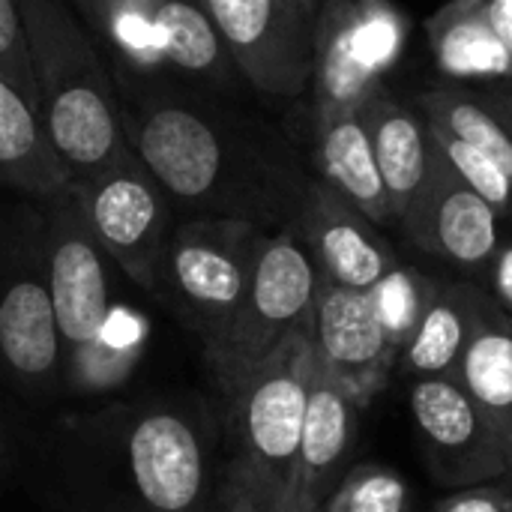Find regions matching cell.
Listing matches in <instances>:
<instances>
[{
  "mask_svg": "<svg viewBox=\"0 0 512 512\" xmlns=\"http://www.w3.org/2000/svg\"><path fill=\"white\" fill-rule=\"evenodd\" d=\"M222 465L213 402L189 390L18 423L15 480L51 512H210Z\"/></svg>",
  "mask_w": 512,
  "mask_h": 512,
  "instance_id": "cell-1",
  "label": "cell"
},
{
  "mask_svg": "<svg viewBox=\"0 0 512 512\" xmlns=\"http://www.w3.org/2000/svg\"><path fill=\"white\" fill-rule=\"evenodd\" d=\"M111 75L126 141L177 216L237 219L261 231L294 222L312 177L279 129L174 75Z\"/></svg>",
  "mask_w": 512,
  "mask_h": 512,
  "instance_id": "cell-2",
  "label": "cell"
},
{
  "mask_svg": "<svg viewBox=\"0 0 512 512\" xmlns=\"http://www.w3.org/2000/svg\"><path fill=\"white\" fill-rule=\"evenodd\" d=\"M39 120L72 183L99 177L129 153L111 66L69 0H18Z\"/></svg>",
  "mask_w": 512,
  "mask_h": 512,
  "instance_id": "cell-3",
  "label": "cell"
},
{
  "mask_svg": "<svg viewBox=\"0 0 512 512\" xmlns=\"http://www.w3.org/2000/svg\"><path fill=\"white\" fill-rule=\"evenodd\" d=\"M201 354L225 453L252 462L288 498L315 372L312 327L291 333L261 360H237L222 351Z\"/></svg>",
  "mask_w": 512,
  "mask_h": 512,
  "instance_id": "cell-4",
  "label": "cell"
},
{
  "mask_svg": "<svg viewBox=\"0 0 512 512\" xmlns=\"http://www.w3.org/2000/svg\"><path fill=\"white\" fill-rule=\"evenodd\" d=\"M0 387L48 408L63 399L42 201L0 192Z\"/></svg>",
  "mask_w": 512,
  "mask_h": 512,
  "instance_id": "cell-5",
  "label": "cell"
},
{
  "mask_svg": "<svg viewBox=\"0 0 512 512\" xmlns=\"http://www.w3.org/2000/svg\"><path fill=\"white\" fill-rule=\"evenodd\" d=\"M264 234L270 231L237 219H177L150 297L201 342V351L222 345L246 297Z\"/></svg>",
  "mask_w": 512,
  "mask_h": 512,
  "instance_id": "cell-6",
  "label": "cell"
},
{
  "mask_svg": "<svg viewBox=\"0 0 512 512\" xmlns=\"http://www.w3.org/2000/svg\"><path fill=\"white\" fill-rule=\"evenodd\" d=\"M69 189L90 234L117 273L138 291L150 294L162 252L180 219L159 180L129 147L117 165L99 177L69 183Z\"/></svg>",
  "mask_w": 512,
  "mask_h": 512,
  "instance_id": "cell-7",
  "label": "cell"
},
{
  "mask_svg": "<svg viewBox=\"0 0 512 512\" xmlns=\"http://www.w3.org/2000/svg\"><path fill=\"white\" fill-rule=\"evenodd\" d=\"M405 21L384 0H324L312 42L315 120L360 111L399 60Z\"/></svg>",
  "mask_w": 512,
  "mask_h": 512,
  "instance_id": "cell-8",
  "label": "cell"
},
{
  "mask_svg": "<svg viewBox=\"0 0 512 512\" xmlns=\"http://www.w3.org/2000/svg\"><path fill=\"white\" fill-rule=\"evenodd\" d=\"M42 207L48 294L63 375L102 336L117 303V267L90 234L72 189L45 198Z\"/></svg>",
  "mask_w": 512,
  "mask_h": 512,
  "instance_id": "cell-9",
  "label": "cell"
},
{
  "mask_svg": "<svg viewBox=\"0 0 512 512\" xmlns=\"http://www.w3.org/2000/svg\"><path fill=\"white\" fill-rule=\"evenodd\" d=\"M318 270L291 225L264 234L246 297L219 348L237 360L273 354L291 333L312 327Z\"/></svg>",
  "mask_w": 512,
  "mask_h": 512,
  "instance_id": "cell-10",
  "label": "cell"
},
{
  "mask_svg": "<svg viewBox=\"0 0 512 512\" xmlns=\"http://www.w3.org/2000/svg\"><path fill=\"white\" fill-rule=\"evenodd\" d=\"M243 84L267 99H297L312 78L315 21L285 0H201Z\"/></svg>",
  "mask_w": 512,
  "mask_h": 512,
  "instance_id": "cell-11",
  "label": "cell"
},
{
  "mask_svg": "<svg viewBox=\"0 0 512 512\" xmlns=\"http://www.w3.org/2000/svg\"><path fill=\"white\" fill-rule=\"evenodd\" d=\"M411 417L438 483L468 489L510 474V459L456 378H423L411 387Z\"/></svg>",
  "mask_w": 512,
  "mask_h": 512,
  "instance_id": "cell-12",
  "label": "cell"
},
{
  "mask_svg": "<svg viewBox=\"0 0 512 512\" xmlns=\"http://www.w3.org/2000/svg\"><path fill=\"white\" fill-rule=\"evenodd\" d=\"M399 225L420 249L462 270L489 267L501 246V213L450 168L435 141L426 183Z\"/></svg>",
  "mask_w": 512,
  "mask_h": 512,
  "instance_id": "cell-13",
  "label": "cell"
},
{
  "mask_svg": "<svg viewBox=\"0 0 512 512\" xmlns=\"http://www.w3.org/2000/svg\"><path fill=\"white\" fill-rule=\"evenodd\" d=\"M291 228L309 252L321 282L369 291L399 264L396 249L384 240L381 228L318 177L309 180Z\"/></svg>",
  "mask_w": 512,
  "mask_h": 512,
  "instance_id": "cell-14",
  "label": "cell"
},
{
  "mask_svg": "<svg viewBox=\"0 0 512 512\" xmlns=\"http://www.w3.org/2000/svg\"><path fill=\"white\" fill-rule=\"evenodd\" d=\"M315 360L333 375L360 408H369L387 387L396 354L387 345L366 291L318 282L312 312Z\"/></svg>",
  "mask_w": 512,
  "mask_h": 512,
  "instance_id": "cell-15",
  "label": "cell"
},
{
  "mask_svg": "<svg viewBox=\"0 0 512 512\" xmlns=\"http://www.w3.org/2000/svg\"><path fill=\"white\" fill-rule=\"evenodd\" d=\"M360 411L363 408L357 399L315 360L288 501L312 510L327 501V495L348 474V459L357 447Z\"/></svg>",
  "mask_w": 512,
  "mask_h": 512,
  "instance_id": "cell-16",
  "label": "cell"
},
{
  "mask_svg": "<svg viewBox=\"0 0 512 512\" xmlns=\"http://www.w3.org/2000/svg\"><path fill=\"white\" fill-rule=\"evenodd\" d=\"M153 39L162 75H174L192 87L231 99L243 87V78L201 0H159Z\"/></svg>",
  "mask_w": 512,
  "mask_h": 512,
  "instance_id": "cell-17",
  "label": "cell"
},
{
  "mask_svg": "<svg viewBox=\"0 0 512 512\" xmlns=\"http://www.w3.org/2000/svg\"><path fill=\"white\" fill-rule=\"evenodd\" d=\"M492 306V297L471 282L441 285L423 321L399 351L396 369L414 381L456 378L459 363Z\"/></svg>",
  "mask_w": 512,
  "mask_h": 512,
  "instance_id": "cell-18",
  "label": "cell"
},
{
  "mask_svg": "<svg viewBox=\"0 0 512 512\" xmlns=\"http://www.w3.org/2000/svg\"><path fill=\"white\" fill-rule=\"evenodd\" d=\"M315 165L318 180L342 192L378 228L396 222L360 111L315 120Z\"/></svg>",
  "mask_w": 512,
  "mask_h": 512,
  "instance_id": "cell-19",
  "label": "cell"
},
{
  "mask_svg": "<svg viewBox=\"0 0 512 512\" xmlns=\"http://www.w3.org/2000/svg\"><path fill=\"white\" fill-rule=\"evenodd\" d=\"M360 114L372 138L375 162L390 198L393 219L399 222L429 174V162H432L429 123L411 114L408 108L390 102L384 93H375L360 108Z\"/></svg>",
  "mask_w": 512,
  "mask_h": 512,
  "instance_id": "cell-20",
  "label": "cell"
},
{
  "mask_svg": "<svg viewBox=\"0 0 512 512\" xmlns=\"http://www.w3.org/2000/svg\"><path fill=\"white\" fill-rule=\"evenodd\" d=\"M69 183L39 114L0 78V192L45 201Z\"/></svg>",
  "mask_w": 512,
  "mask_h": 512,
  "instance_id": "cell-21",
  "label": "cell"
},
{
  "mask_svg": "<svg viewBox=\"0 0 512 512\" xmlns=\"http://www.w3.org/2000/svg\"><path fill=\"white\" fill-rule=\"evenodd\" d=\"M456 381L498 435L512 468V321L498 306L489 309L471 339Z\"/></svg>",
  "mask_w": 512,
  "mask_h": 512,
  "instance_id": "cell-22",
  "label": "cell"
},
{
  "mask_svg": "<svg viewBox=\"0 0 512 512\" xmlns=\"http://www.w3.org/2000/svg\"><path fill=\"white\" fill-rule=\"evenodd\" d=\"M147 336H150L147 318L135 306L117 300L96 345L60 375L63 396L90 399L120 390L132 378L135 366L141 363L147 351Z\"/></svg>",
  "mask_w": 512,
  "mask_h": 512,
  "instance_id": "cell-23",
  "label": "cell"
},
{
  "mask_svg": "<svg viewBox=\"0 0 512 512\" xmlns=\"http://www.w3.org/2000/svg\"><path fill=\"white\" fill-rule=\"evenodd\" d=\"M441 69L453 78H512V60L492 30L486 9L447 6L429 21Z\"/></svg>",
  "mask_w": 512,
  "mask_h": 512,
  "instance_id": "cell-24",
  "label": "cell"
},
{
  "mask_svg": "<svg viewBox=\"0 0 512 512\" xmlns=\"http://www.w3.org/2000/svg\"><path fill=\"white\" fill-rule=\"evenodd\" d=\"M426 123L489 156L512 177V129L468 96L435 90L423 99Z\"/></svg>",
  "mask_w": 512,
  "mask_h": 512,
  "instance_id": "cell-25",
  "label": "cell"
},
{
  "mask_svg": "<svg viewBox=\"0 0 512 512\" xmlns=\"http://www.w3.org/2000/svg\"><path fill=\"white\" fill-rule=\"evenodd\" d=\"M441 285L444 282L420 273L417 267L396 264L384 279H378L366 291L372 300L375 318L381 324V333H384V339L396 357L405 348V342L411 339V333L417 330V324L423 321V315H426V309L435 300Z\"/></svg>",
  "mask_w": 512,
  "mask_h": 512,
  "instance_id": "cell-26",
  "label": "cell"
},
{
  "mask_svg": "<svg viewBox=\"0 0 512 512\" xmlns=\"http://www.w3.org/2000/svg\"><path fill=\"white\" fill-rule=\"evenodd\" d=\"M318 512H411L408 480L378 462L351 468Z\"/></svg>",
  "mask_w": 512,
  "mask_h": 512,
  "instance_id": "cell-27",
  "label": "cell"
},
{
  "mask_svg": "<svg viewBox=\"0 0 512 512\" xmlns=\"http://www.w3.org/2000/svg\"><path fill=\"white\" fill-rule=\"evenodd\" d=\"M429 135L435 141V147L444 153V159L450 162V168L483 198L489 201L501 216H510L512 219V177L495 165L489 156H483L480 150L468 147L465 141L429 126Z\"/></svg>",
  "mask_w": 512,
  "mask_h": 512,
  "instance_id": "cell-28",
  "label": "cell"
},
{
  "mask_svg": "<svg viewBox=\"0 0 512 512\" xmlns=\"http://www.w3.org/2000/svg\"><path fill=\"white\" fill-rule=\"evenodd\" d=\"M282 489L264 477L252 462L225 453L222 477L210 512H282Z\"/></svg>",
  "mask_w": 512,
  "mask_h": 512,
  "instance_id": "cell-29",
  "label": "cell"
},
{
  "mask_svg": "<svg viewBox=\"0 0 512 512\" xmlns=\"http://www.w3.org/2000/svg\"><path fill=\"white\" fill-rule=\"evenodd\" d=\"M0 78L39 114L36 81L18 0H0Z\"/></svg>",
  "mask_w": 512,
  "mask_h": 512,
  "instance_id": "cell-30",
  "label": "cell"
},
{
  "mask_svg": "<svg viewBox=\"0 0 512 512\" xmlns=\"http://www.w3.org/2000/svg\"><path fill=\"white\" fill-rule=\"evenodd\" d=\"M432 512H512V492L498 480L480 483L444 498L441 504H435Z\"/></svg>",
  "mask_w": 512,
  "mask_h": 512,
  "instance_id": "cell-31",
  "label": "cell"
},
{
  "mask_svg": "<svg viewBox=\"0 0 512 512\" xmlns=\"http://www.w3.org/2000/svg\"><path fill=\"white\" fill-rule=\"evenodd\" d=\"M18 474V420L9 411V396L0 387V492L15 483Z\"/></svg>",
  "mask_w": 512,
  "mask_h": 512,
  "instance_id": "cell-32",
  "label": "cell"
},
{
  "mask_svg": "<svg viewBox=\"0 0 512 512\" xmlns=\"http://www.w3.org/2000/svg\"><path fill=\"white\" fill-rule=\"evenodd\" d=\"M489 297L512 321V240L501 243L489 264Z\"/></svg>",
  "mask_w": 512,
  "mask_h": 512,
  "instance_id": "cell-33",
  "label": "cell"
},
{
  "mask_svg": "<svg viewBox=\"0 0 512 512\" xmlns=\"http://www.w3.org/2000/svg\"><path fill=\"white\" fill-rule=\"evenodd\" d=\"M483 9H486V18H489L492 30L498 33L501 45L507 48L512 60V0H489Z\"/></svg>",
  "mask_w": 512,
  "mask_h": 512,
  "instance_id": "cell-34",
  "label": "cell"
},
{
  "mask_svg": "<svg viewBox=\"0 0 512 512\" xmlns=\"http://www.w3.org/2000/svg\"><path fill=\"white\" fill-rule=\"evenodd\" d=\"M285 3H288V6H294L297 12H303L306 18H312V21H315V18H318V9H321V3H324V0H285Z\"/></svg>",
  "mask_w": 512,
  "mask_h": 512,
  "instance_id": "cell-35",
  "label": "cell"
},
{
  "mask_svg": "<svg viewBox=\"0 0 512 512\" xmlns=\"http://www.w3.org/2000/svg\"><path fill=\"white\" fill-rule=\"evenodd\" d=\"M96 3H99V0H69V6L81 15V21H87V18H90V12L96 9Z\"/></svg>",
  "mask_w": 512,
  "mask_h": 512,
  "instance_id": "cell-36",
  "label": "cell"
},
{
  "mask_svg": "<svg viewBox=\"0 0 512 512\" xmlns=\"http://www.w3.org/2000/svg\"><path fill=\"white\" fill-rule=\"evenodd\" d=\"M489 0H453L450 6L453 9H480V6H486Z\"/></svg>",
  "mask_w": 512,
  "mask_h": 512,
  "instance_id": "cell-37",
  "label": "cell"
},
{
  "mask_svg": "<svg viewBox=\"0 0 512 512\" xmlns=\"http://www.w3.org/2000/svg\"><path fill=\"white\" fill-rule=\"evenodd\" d=\"M282 512H318V510H312V507H303V504H297V501H282Z\"/></svg>",
  "mask_w": 512,
  "mask_h": 512,
  "instance_id": "cell-38",
  "label": "cell"
},
{
  "mask_svg": "<svg viewBox=\"0 0 512 512\" xmlns=\"http://www.w3.org/2000/svg\"><path fill=\"white\" fill-rule=\"evenodd\" d=\"M510 129H512V102H510Z\"/></svg>",
  "mask_w": 512,
  "mask_h": 512,
  "instance_id": "cell-39",
  "label": "cell"
}]
</instances>
